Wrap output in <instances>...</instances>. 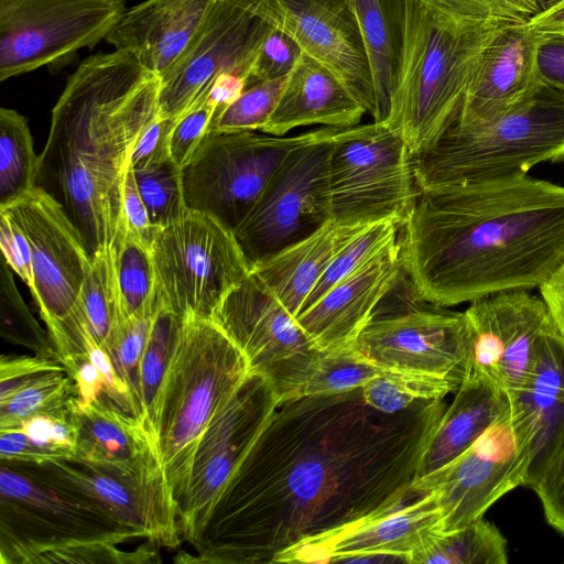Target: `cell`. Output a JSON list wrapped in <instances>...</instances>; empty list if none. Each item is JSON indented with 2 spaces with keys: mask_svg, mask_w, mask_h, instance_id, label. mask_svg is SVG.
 Masks as SVG:
<instances>
[{
  "mask_svg": "<svg viewBox=\"0 0 564 564\" xmlns=\"http://www.w3.org/2000/svg\"><path fill=\"white\" fill-rule=\"evenodd\" d=\"M123 319L153 315L161 305L150 250L122 228L113 241Z\"/></svg>",
  "mask_w": 564,
  "mask_h": 564,
  "instance_id": "36",
  "label": "cell"
},
{
  "mask_svg": "<svg viewBox=\"0 0 564 564\" xmlns=\"http://www.w3.org/2000/svg\"><path fill=\"white\" fill-rule=\"evenodd\" d=\"M528 414L534 430L527 486L564 446V335L546 338L524 387L510 395Z\"/></svg>",
  "mask_w": 564,
  "mask_h": 564,
  "instance_id": "29",
  "label": "cell"
},
{
  "mask_svg": "<svg viewBox=\"0 0 564 564\" xmlns=\"http://www.w3.org/2000/svg\"><path fill=\"white\" fill-rule=\"evenodd\" d=\"M181 327L182 319L161 303L140 367L142 420L153 438L158 400L178 345Z\"/></svg>",
  "mask_w": 564,
  "mask_h": 564,
  "instance_id": "37",
  "label": "cell"
},
{
  "mask_svg": "<svg viewBox=\"0 0 564 564\" xmlns=\"http://www.w3.org/2000/svg\"><path fill=\"white\" fill-rule=\"evenodd\" d=\"M63 365L74 382L76 398L82 403H90L104 393L101 376L89 357L75 358Z\"/></svg>",
  "mask_w": 564,
  "mask_h": 564,
  "instance_id": "58",
  "label": "cell"
},
{
  "mask_svg": "<svg viewBox=\"0 0 564 564\" xmlns=\"http://www.w3.org/2000/svg\"><path fill=\"white\" fill-rule=\"evenodd\" d=\"M214 0H145L126 9L106 37L115 50L165 76L204 23Z\"/></svg>",
  "mask_w": 564,
  "mask_h": 564,
  "instance_id": "25",
  "label": "cell"
},
{
  "mask_svg": "<svg viewBox=\"0 0 564 564\" xmlns=\"http://www.w3.org/2000/svg\"><path fill=\"white\" fill-rule=\"evenodd\" d=\"M365 227L330 220L311 236L254 264L251 273L296 317L333 258Z\"/></svg>",
  "mask_w": 564,
  "mask_h": 564,
  "instance_id": "28",
  "label": "cell"
},
{
  "mask_svg": "<svg viewBox=\"0 0 564 564\" xmlns=\"http://www.w3.org/2000/svg\"><path fill=\"white\" fill-rule=\"evenodd\" d=\"M367 53L373 91L375 122L390 111L404 54L408 0H352Z\"/></svg>",
  "mask_w": 564,
  "mask_h": 564,
  "instance_id": "31",
  "label": "cell"
},
{
  "mask_svg": "<svg viewBox=\"0 0 564 564\" xmlns=\"http://www.w3.org/2000/svg\"><path fill=\"white\" fill-rule=\"evenodd\" d=\"M35 154L28 120L14 109H0V207L37 186Z\"/></svg>",
  "mask_w": 564,
  "mask_h": 564,
  "instance_id": "35",
  "label": "cell"
},
{
  "mask_svg": "<svg viewBox=\"0 0 564 564\" xmlns=\"http://www.w3.org/2000/svg\"><path fill=\"white\" fill-rule=\"evenodd\" d=\"M0 245L3 259L31 291L33 289V272L28 240L3 213H0Z\"/></svg>",
  "mask_w": 564,
  "mask_h": 564,
  "instance_id": "55",
  "label": "cell"
},
{
  "mask_svg": "<svg viewBox=\"0 0 564 564\" xmlns=\"http://www.w3.org/2000/svg\"><path fill=\"white\" fill-rule=\"evenodd\" d=\"M48 463L141 539L172 549L181 544L177 506L161 463L132 471L77 460Z\"/></svg>",
  "mask_w": 564,
  "mask_h": 564,
  "instance_id": "21",
  "label": "cell"
},
{
  "mask_svg": "<svg viewBox=\"0 0 564 564\" xmlns=\"http://www.w3.org/2000/svg\"><path fill=\"white\" fill-rule=\"evenodd\" d=\"M328 172L332 220L341 225L403 227L420 194L408 144L383 122L340 128Z\"/></svg>",
  "mask_w": 564,
  "mask_h": 564,
  "instance_id": "9",
  "label": "cell"
},
{
  "mask_svg": "<svg viewBox=\"0 0 564 564\" xmlns=\"http://www.w3.org/2000/svg\"><path fill=\"white\" fill-rule=\"evenodd\" d=\"M124 0H0V80L67 64L106 40Z\"/></svg>",
  "mask_w": 564,
  "mask_h": 564,
  "instance_id": "15",
  "label": "cell"
},
{
  "mask_svg": "<svg viewBox=\"0 0 564 564\" xmlns=\"http://www.w3.org/2000/svg\"><path fill=\"white\" fill-rule=\"evenodd\" d=\"M367 112L347 85L327 66L302 53L288 75L276 107L260 130L282 137L310 124L346 128Z\"/></svg>",
  "mask_w": 564,
  "mask_h": 564,
  "instance_id": "27",
  "label": "cell"
},
{
  "mask_svg": "<svg viewBox=\"0 0 564 564\" xmlns=\"http://www.w3.org/2000/svg\"><path fill=\"white\" fill-rule=\"evenodd\" d=\"M215 107L206 99L177 120L171 135V158L185 166L209 131Z\"/></svg>",
  "mask_w": 564,
  "mask_h": 564,
  "instance_id": "50",
  "label": "cell"
},
{
  "mask_svg": "<svg viewBox=\"0 0 564 564\" xmlns=\"http://www.w3.org/2000/svg\"><path fill=\"white\" fill-rule=\"evenodd\" d=\"M122 208L126 231L150 250L156 227L150 220L131 164L126 175Z\"/></svg>",
  "mask_w": 564,
  "mask_h": 564,
  "instance_id": "54",
  "label": "cell"
},
{
  "mask_svg": "<svg viewBox=\"0 0 564 564\" xmlns=\"http://www.w3.org/2000/svg\"><path fill=\"white\" fill-rule=\"evenodd\" d=\"M66 370L61 360L43 356H10L0 358V401L48 371Z\"/></svg>",
  "mask_w": 564,
  "mask_h": 564,
  "instance_id": "51",
  "label": "cell"
},
{
  "mask_svg": "<svg viewBox=\"0 0 564 564\" xmlns=\"http://www.w3.org/2000/svg\"><path fill=\"white\" fill-rule=\"evenodd\" d=\"M249 373L243 354L212 319H182L154 426L158 453L176 506L186 490L203 432Z\"/></svg>",
  "mask_w": 564,
  "mask_h": 564,
  "instance_id": "5",
  "label": "cell"
},
{
  "mask_svg": "<svg viewBox=\"0 0 564 564\" xmlns=\"http://www.w3.org/2000/svg\"><path fill=\"white\" fill-rule=\"evenodd\" d=\"M410 563L506 564L507 541L494 523L480 518L459 529L436 531Z\"/></svg>",
  "mask_w": 564,
  "mask_h": 564,
  "instance_id": "33",
  "label": "cell"
},
{
  "mask_svg": "<svg viewBox=\"0 0 564 564\" xmlns=\"http://www.w3.org/2000/svg\"><path fill=\"white\" fill-rule=\"evenodd\" d=\"M238 1L333 70L372 116V77L352 0Z\"/></svg>",
  "mask_w": 564,
  "mask_h": 564,
  "instance_id": "20",
  "label": "cell"
},
{
  "mask_svg": "<svg viewBox=\"0 0 564 564\" xmlns=\"http://www.w3.org/2000/svg\"><path fill=\"white\" fill-rule=\"evenodd\" d=\"M440 530L438 497L422 489L380 512L302 540L279 553L273 563H410Z\"/></svg>",
  "mask_w": 564,
  "mask_h": 564,
  "instance_id": "19",
  "label": "cell"
},
{
  "mask_svg": "<svg viewBox=\"0 0 564 564\" xmlns=\"http://www.w3.org/2000/svg\"><path fill=\"white\" fill-rule=\"evenodd\" d=\"M155 313L123 321L107 350L116 371L130 390L134 415L142 422L140 367Z\"/></svg>",
  "mask_w": 564,
  "mask_h": 564,
  "instance_id": "45",
  "label": "cell"
},
{
  "mask_svg": "<svg viewBox=\"0 0 564 564\" xmlns=\"http://www.w3.org/2000/svg\"><path fill=\"white\" fill-rule=\"evenodd\" d=\"M401 265L438 306L540 286L564 261V186L528 174L420 191Z\"/></svg>",
  "mask_w": 564,
  "mask_h": 564,
  "instance_id": "2",
  "label": "cell"
},
{
  "mask_svg": "<svg viewBox=\"0 0 564 564\" xmlns=\"http://www.w3.org/2000/svg\"><path fill=\"white\" fill-rule=\"evenodd\" d=\"M133 173L140 195L154 227H165L181 218L188 210L182 167L173 159L149 170H133Z\"/></svg>",
  "mask_w": 564,
  "mask_h": 564,
  "instance_id": "42",
  "label": "cell"
},
{
  "mask_svg": "<svg viewBox=\"0 0 564 564\" xmlns=\"http://www.w3.org/2000/svg\"><path fill=\"white\" fill-rule=\"evenodd\" d=\"M150 542L133 551H123L117 543L98 541L84 542L54 549L36 556L32 564L42 563H153L158 562V551Z\"/></svg>",
  "mask_w": 564,
  "mask_h": 564,
  "instance_id": "46",
  "label": "cell"
},
{
  "mask_svg": "<svg viewBox=\"0 0 564 564\" xmlns=\"http://www.w3.org/2000/svg\"><path fill=\"white\" fill-rule=\"evenodd\" d=\"M303 51L285 32L273 28L263 41L246 79V88L286 77ZM245 88V89H246Z\"/></svg>",
  "mask_w": 564,
  "mask_h": 564,
  "instance_id": "48",
  "label": "cell"
},
{
  "mask_svg": "<svg viewBox=\"0 0 564 564\" xmlns=\"http://www.w3.org/2000/svg\"><path fill=\"white\" fill-rule=\"evenodd\" d=\"M246 88V78L238 74L224 73L213 83L206 100L215 107L216 118L237 100ZM212 119V120H213Z\"/></svg>",
  "mask_w": 564,
  "mask_h": 564,
  "instance_id": "59",
  "label": "cell"
},
{
  "mask_svg": "<svg viewBox=\"0 0 564 564\" xmlns=\"http://www.w3.org/2000/svg\"><path fill=\"white\" fill-rule=\"evenodd\" d=\"M354 347L382 371L434 376L458 386L468 375L464 312L420 299L403 271Z\"/></svg>",
  "mask_w": 564,
  "mask_h": 564,
  "instance_id": "10",
  "label": "cell"
},
{
  "mask_svg": "<svg viewBox=\"0 0 564 564\" xmlns=\"http://www.w3.org/2000/svg\"><path fill=\"white\" fill-rule=\"evenodd\" d=\"M446 406L422 400L384 413L361 388L279 402L192 543V562L273 563L302 540L414 496Z\"/></svg>",
  "mask_w": 564,
  "mask_h": 564,
  "instance_id": "1",
  "label": "cell"
},
{
  "mask_svg": "<svg viewBox=\"0 0 564 564\" xmlns=\"http://www.w3.org/2000/svg\"><path fill=\"white\" fill-rule=\"evenodd\" d=\"M55 460L19 427L0 430V462L42 464Z\"/></svg>",
  "mask_w": 564,
  "mask_h": 564,
  "instance_id": "57",
  "label": "cell"
},
{
  "mask_svg": "<svg viewBox=\"0 0 564 564\" xmlns=\"http://www.w3.org/2000/svg\"><path fill=\"white\" fill-rule=\"evenodd\" d=\"M383 371L354 347L314 350L270 379L279 402L361 388Z\"/></svg>",
  "mask_w": 564,
  "mask_h": 564,
  "instance_id": "32",
  "label": "cell"
},
{
  "mask_svg": "<svg viewBox=\"0 0 564 564\" xmlns=\"http://www.w3.org/2000/svg\"><path fill=\"white\" fill-rule=\"evenodd\" d=\"M538 33L535 77L541 85L564 93V33Z\"/></svg>",
  "mask_w": 564,
  "mask_h": 564,
  "instance_id": "53",
  "label": "cell"
},
{
  "mask_svg": "<svg viewBox=\"0 0 564 564\" xmlns=\"http://www.w3.org/2000/svg\"><path fill=\"white\" fill-rule=\"evenodd\" d=\"M339 129L322 128L316 138L294 148L234 231L251 268L332 220L329 155Z\"/></svg>",
  "mask_w": 564,
  "mask_h": 564,
  "instance_id": "12",
  "label": "cell"
},
{
  "mask_svg": "<svg viewBox=\"0 0 564 564\" xmlns=\"http://www.w3.org/2000/svg\"><path fill=\"white\" fill-rule=\"evenodd\" d=\"M0 335L13 345L23 346L35 355L59 357L47 330H44L23 301L13 270L2 258L0 268Z\"/></svg>",
  "mask_w": 564,
  "mask_h": 564,
  "instance_id": "39",
  "label": "cell"
},
{
  "mask_svg": "<svg viewBox=\"0 0 564 564\" xmlns=\"http://www.w3.org/2000/svg\"><path fill=\"white\" fill-rule=\"evenodd\" d=\"M529 24L541 33H564V0L532 19Z\"/></svg>",
  "mask_w": 564,
  "mask_h": 564,
  "instance_id": "61",
  "label": "cell"
},
{
  "mask_svg": "<svg viewBox=\"0 0 564 564\" xmlns=\"http://www.w3.org/2000/svg\"><path fill=\"white\" fill-rule=\"evenodd\" d=\"M529 487L540 499L547 523L564 535V446Z\"/></svg>",
  "mask_w": 564,
  "mask_h": 564,
  "instance_id": "49",
  "label": "cell"
},
{
  "mask_svg": "<svg viewBox=\"0 0 564 564\" xmlns=\"http://www.w3.org/2000/svg\"><path fill=\"white\" fill-rule=\"evenodd\" d=\"M321 130L293 137L261 131L207 133L182 167L188 209L208 213L235 231L286 155Z\"/></svg>",
  "mask_w": 564,
  "mask_h": 564,
  "instance_id": "13",
  "label": "cell"
},
{
  "mask_svg": "<svg viewBox=\"0 0 564 564\" xmlns=\"http://www.w3.org/2000/svg\"><path fill=\"white\" fill-rule=\"evenodd\" d=\"M161 79L115 50L83 61L52 109L37 186L56 197L91 257L123 226V188L133 149L159 118Z\"/></svg>",
  "mask_w": 564,
  "mask_h": 564,
  "instance_id": "3",
  "label": "cell"
},
{
  "mask_svg": "<svg viewBox=\"0 0 564 564\" xmlns=\"http://www.w3.org/2000/svg\"><path fill=\"white\" fill-rule=\"evenodd\" d=\"M401 228L399 224L390 220L365 227L333 258L305 300L301 312L313 305L338 282L395 243Z\"/></svg>",
  "mask_w": 564,
  "mask_h": 564,
  "instance_id": "40",
  "label": "cell"
},
{
  "mask_svg": "<svg viewBox=\"0 0 564 564\" xmlns=\"http://www.w3.org/2000/svg\"><path fill=\"white\" fill-rule=\"evenodd\" d=\"M19 429L33 443L47 451L55 460L74 458L77 435L72 419L70 402L64 409L36 414L24 420Z\"/></svg>",
  "mask_w": 564,
  "mask_h": 564,
  "instance_id": "47",
  "label": "cell"
},
{
  "mask_svg": "<svg viewBox=\"0 0 564 564\" xmlns=\"http://www.w3.org/2000/svg\"><path fill=\"white\" fill-rule=\"evenodd\" d=\"M507 24H464L423 0H408L403 63L383 123L413 156L455 123L484 50Z\"/></svg>",
  "mask_w": 564,
  "mask_h": 564,
  "instance_id": "4",
  "label": "cell"
},
{
  "mask_svg": "<svg viewBox=\"0 0 564 564\" xmlns=\"http://www.w3.org/2000/svg\"><path fill=\"white\" fill-rule=\"evenodd\" d=\"M286 77L246 88L237 100L212 120L208 133L260 131L276 107Z\"/></svg>",
  "mask_w": 564,
  "mask_h": 564,
  "instance_id": "44",
  "label": "cell"
},
{
  "mask_svg": "<svg viewBox=\"0 0 564 564\" xmlns=\"http://www.w3.org/2000/svg\"><path fill=\"white\" fill-rule=\"evenodd\" d=\"M459 386L452 380L406 372L383 371L361 387L368 405L395 413L422 400L444 399Z\"/></svg>",
  "mask_w": 564,
  "mask_h": 564,
  "instance_id": "38",
  "label": "cell"
},
{
  "mask_svg": "<svg viewBox=\"0 0 564 564\" xmlns=\"http://www.w3.org/2000/svg\"><path fill=\"white\" fill-rule=\"evenodd\" d=\"M511 401V409L464 453L415 480L423 490L436 492L441 531L484 518L502 496L527 486L534 430L525 411Z\"/></svg>",
  "mask_w": 564,
  "mask_h": 564,
  "instance_id": "14",
  "label": "cell"
},
{
  "mask_svg": "<svg viewBox=\"0 0 564 564\" xmlns=\"http://www.w3.org/2000/svg\"><path fill=\"white\" fill-rule=\"evenodd\" d=\"M74 395L75 386L66 370L45 372L0 401V430L15 429L33 415L64 409Z\"/></svg>",
  "mask_w": 564,
  "mask_h": 564,
  "instance_id": "41",
  "label": "cell"
},
{
  "mask_svg": "<svg viewBox=\"0 0 564 564\" xmlns=\"http://www.w3.org/2000/svg\"><path fill=\"white\" fill-rule=\"evenodd\" d=\"M79 304L97 344L107 352L115 333L124 321L117 280V252L112 245L91 257Z\"/></svg>",
  "mask_w": 564,
  "mask_h": 564,
  "instance_id": "34",
  "label": "cell"
},
{
  "mask_svg": "<svg viewBox=\"0 0 564 564\" xmlns=\"http://www.w3.org/2000/svg\"><path fill=\"white\" fill-rule=\"evenodd\" d=\"M402 271L399 240L295 318L318 350L354 345Z\"/></svg>",
  "mask_w": 564,
  "mask_h": 564,
  "instance_id": "24",
  "label": "cell"
},
{
  "mask_svg": "<svg viewBox=\"0 0 564 564\" xmlns=\"http://www.w3.org/2000/svg\"><path fill=\"white\" fill-rule=\"evenodd\" d=\"M87 352L101 376L104 393L121 410L134 415V404L128 386L122 381L109 355L97 344L90 330L87 335Z\"/></svg>",
  "mask_w": 564,
  "mask_h": 564,
  "instance_id": "56",
  "label": "cell"
},
{
  "mask_svg": "<svg viewBox=\"0 0 564 564\" xmlns=\"http://www.w3.org/2000/svg\"><path fill=\"white\" fill-rule=\"evenodd\" d=\"M538 34L529 23L507 24L498 31L478 61L453 126L470 128L494 121L542 86L534 73Z\"/></svg>",
  "mask_w": 564,
  "mask_h": 564,
  "instance_id": "23",
  "label": "cell"
},
{
  "mask_svg": "<svg viewBox=\"0 0 564 564\" xmlns=\"http://www.w3.org/2000/svg\"><path fill=\"white\" fill-rule=\"evenodd\" d=\"M540 292L556 327L564 335V261L540 286Z\"/></svg>",
  "mask_w": 564,
  "mask_h": 564,
  "instance_id": "60",
  "label": "cell"
},
{
  "mask_svg": "<svg viewBox=\"0 0 564 564\" xmlns=\"http://www.w3.org/2000/svg\"><path fill=\"white\" fill-rule=\"evenodd\" d=\"M141 539L47 463H0V563L84 542Z\"/></svg>",
  "mask_w": 564,
  "mask_h": 564,
  "instance_id": "7",
  "label": "cell"
},
{
  "mask_svg": "<svg viewBox=\"0 0 564 564\" xmlns=\"http://www.w3.org/2000/svg\"><path fill=\"white\" fill-rule=\"evenodd\" d=\"M273 28L238 0H214L181 58L160 78L159 118L178 120L203 104L215 79L224 73L247 79Z\"/></svg>",
  "mask_w": 564,
  "mask_h": 564,
  "instance_id": "18",
  "label": "cell"
},
{
  "mask_svg": "<svg viewBox=\"0 0 564 564\" xmlns=\"http://www.w3.org/2000/svg\"><path fill=\"white\" fill-rule=\"evenodd\" d=\"M464 24L529 23L560 0H423Z\"/></svg>",
  "mask_w": 564,
  "mask_h": 564,
  "instance_id": "43",
  "label": "cell"
},
{
  "mask_svg": "<svg viewBox=\"0 0 564 564\" xmlns=\"http://www.w3.org/2000/svg\"><path fill=\"white\" fill-rule=\"evenodd\" d=\"M150 253L161 303L181 319H210L251 271L235 232L213 215L194 209L156 228Z\"/></svg>",
  "mask_w": 564,
  "mask_h": 564,
  "instance_id": "11",
  "label": "cell"
},
{
  "mask_svg": "<svg viewBox=\"0 0 564 564\" xmlns=\"http://www.w3.org/2000/svg\"><path fill=\"white\" fill-rule=\"evenodd\" d=\"M28 240L33 272L31 294L62 364L88 357V326L79 304L91 265L85 239L62 203L35 186L0 207Z\"/></svg>",
  "mask_w": 564,
  "mask_h": 564,
  "instance_id": "8",
  "label": "cell"
},
{
  "mask_svg": "<svg viewBox=\"0 0 564 564\" xmlns=\"http://www.w3.org/2000/svg\"><path fill=\"white\" fill-rule=\"evenodd\" d=\"M278 403L271 381L250 372L206 426L193 456L186 490L177 503L182 539L189 544Z\"/></svg>",
  "mask_w": 564,
  "mask_h": 564,
  "instance_id": "16",
  "label": "cell"
},
{
  "mask_svg": "<svg viewBox=\"0 0 564 564\" xmlns=\"http://www.w3.org/2000/svg\"><path fill=\"white\" fill-rule=\"evenodd\" d=\"M70 413L77 435L70 460L122 471L161 463L155 441L144 423L105 393L90 403H82L74 395Z\"/></svg>",
  "mask_w": 564,
  "mask_h": 564,
  "instance_id": "26",
  "label": "cell"
},
{
  "mask_svg": "<svg viewBox=\"0 0 564 564\" xmlns=\"http://www.w3.org/2000/svg\"><path fill=\"white\" fill-rule=\"evenodd\" d=\"M176 123L177 119L158 118L144 130L131 155L134 171L149 170L172 159L171 135Z\"/></svg>",
  "mask_w": 564,
  "mask_h": 564,
  "instance_id": "52",
  "label": "cell"
},
{
  "mask_svg": "<svg viewBox=\"0 0 564 564\" xmlns=\"http://www.w3.org/2000/svg\"><path fill=\"white\" fill-rule=\"evenodd\" d=\"M210 319L240 349L250 372L268 379L301 356L318 350L251 271L224 297Z\"/></svg>",
  "mask_w": 564,
  "mask_h": 564,
  "instance_id": "22",
  "label": "cell"
},
{
  "mask_svg": "<svg viewBox=\"0 0 564 564\" xmlns=\"http://www.w3.org/2000/svg\"><path fill=\"white\" fill-rule=\"evenodd\" d=\"M545 162H564V93L543 85L494 121L452 126L413 156L420 191L517 177Z\"/></svg>",
  "mask_w": 564,
  "mask_h": 564,
  "instance_id": "6",
  "label": "cell"
},
{
  "mask_svg": "<svg viewBox=\"0 0 564 564\" xmlns=\"http://www.w3.org/2000/svg\"><path fill=\"white\" fill-rule=\"evenodd\" d=\"M464 316L469 347L467 377L510 395L524 387L546 338L557 328L543 300L525 290L475 300Z\"/></svg>",
  "mask_w": 564,
  "mask_h": 564,
  "instance_id": "17",
  "label": "cell"
},
{
  "mask_svg": "<svg viewBox=\"0 0 564 564\" xmlns=\"http://www.w3.org/2000/svg\"><path fill=\"white\" fill-rule=\"evenodd\" d=\"M454 393L424 452L417 479L458 457L512 405L510 394L470 376Z\"/></svg>",
  "mask_w": 564,
  "mask_h": 564,
  "instance_id": "30",
  "label": "cell"
}]
</instances>
